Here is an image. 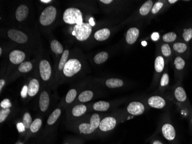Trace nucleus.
<instances>
[{"label":"nucleus","mask_w":192,"mask_h":144,"mask_svg":"<svg viewBox=\"0 0 192 144\" xmlns=\"http://www.w3.org/2000/svg\"><path fill=\"white\" fill-rule=\"evenodd\" d=\"M50 104L49 95L46 91H43L40 96L39 107L41 111L45 112L48 108Z\"/></svg>","instance_id":"14"},{"label":"nucleus","mask_w":192,"mask_h":144,"mask_svg":"<svg viewBox=\"0 0 192 144\" xmlns=\"http://www.w3.org/2000/svg\"><path fill=\"white\" fill-rule=\"evenodd\" d=\"M17 129L19 133H22V132H24L25 131V127L23 123L20 122V123H18L17 124Z\"/></svg>","instance_id":"44"},{"label":"nucleus","mask_w":192,"mask_h":144,"mask_svg":"<svg viewBox=\"0 0 192 144\" xmlns=\"http://www.w3.org/2000/svg\"><path fill=\"white\" fill-rule=\"evenodd\" d=\"M63 19L64 22L69 24L79 25L83 23L82 13L81 11L75 8H69L63 13Z\"/></svg>","instance_id":"1"},{"label":"nucleus","mask_w":192,"mask_h":144,"mask_svg":"<svg viewBox=\"0 0 192 144\" xmlns=\"http://www.w3.org/2000/svg\"><path fill=\"white\" fill-rule=\"evenodd\" d=\"M82 65L79 60L71 58L68 60L63 69V74L66 77H71L81 70Z\"/></svg>","instance_id":"4"},{"label":"nucleus","mask_w":192,"mask_h":144,"mask_svg":"<svg viewBox=\"0 0 192 144\" xmlns=\"http://www.w3.org/2000/svg\"><path fill=\"white\" fill-rule=\"evenodd\" d=\"M61 113V111L59 108H57L56 110H55L54 111H53L47 120L48 125H52L54 123H55L57 119L59 118V117L60 116Z\"/></svg>","instance_id":"26"},{"label":"nucleus","mask_w":192,"mask_h":144,"mask_svg":"<svg viewBox=\"0 0 192 144\" xmlns=\"http://www.w3.org/2000/svg\"><path fill=\"white\" fill-rule=\"evenodd\" d=\"M77 95V91L75 89H70L68 94H66V101L67 103H71L73 101L74 99L75 98Z\"/></svg>","instance_id":"33"},{"label":"nucleus","mask_w":192,"mask_h":144,"mask_svg":"<svg viewBox=\"0 0 192 144\" xmlns=\"http://www.w3.org/2000/svg\"><path fill=\"white\" fill-rule=\"evenodd\" d=\"M5 84V81L4 80H2V79L0 80V91H2V88L4 86Z\"/></svg>","instance_id":"46"},{"label":"nucleus","mask_w":192,"mask_h":144,"mask_svg":"<svg viewBox=\"0 0 192 144\" xmlns=\"http://www.w3.org/2000/svg\"><path fill=\"white\" fill-rule=\"evenodd\" d=\"M2 48L0 47V55L1 56L2 55Z\"/></svg>","instance_id":"53"},{"label":"nucleus","mask_w":192,"mask_h":144,"mask_svg":"<svg viewBox=\"0 0 192 144\" xmlns=\"http://www.w3.org/2000/svg\"><path fill=\"white\" fill-rule=\"evenodd\" d=\"M40 2L43 3H49L51 2V0H40Z\"/></svg>","instance_id":"50"},{"label":"nucleus","mask_w":192,"mask_h":144,"mask_svg":"<svg viewBox=\"0 0 192 144\" xmlns=\"http://www.w3.org/2000/svg\"><path fill=\"white\" fill-rule=\"evenodd\" d=\"M169 83V75L167 73H164L161 78V85L162 87H164L168 85Z\"/></svg>","instance_id":"41"},{"label":"nucleus","mask_w":192,"mask_h":144,"mask_svg":"<svg viewBox=\"0 0 192 144\" xmlns=\"http://www.w3.org/2000/svg\"><path fill=\"white\" fill-rule=\"evenodd\" d=\"M27 94H28V86L24 85L21 91V96L24 99H25L27 98Z\"/></svg>","instance_id":"43"},{"label":"nucleus","mask_w":192,"mask_h":144,"mask_svg":"<svg viewBox=\"0 0 192 144\" xmlns=\"http://www.w3.org/2000/svg\"><path fill=\"white\" fill-rule=\"evenodd\" d=\"M51 49L52 51L58 54H63V47L61 43L57 40H53L51 42Z\"/></svg>","instance_id":"21"},{"label":"nucleus","mask_w":192,"mask_h":144,"mask_svg":"<svg viewBox=\"0 0 192 144\" xmlns=\"http://www.w3.org/2000/svg\"><path fill=\"white\" fill-rule=\"evenodd\" d=\"M139 35V30L137 28L132 27L128 29L126 35V42L130 44H134Z\"/></svg>","instance_id":"13"},{"label":"nucleus","mask_w":192,"mask_h":144,"mask_svg":"<svg viewBox=\"0 0 192 144\" xmlns=\"http://www.w3.org/2000/svg\"><path fill=\"white\" fill-rule=\"evenodd\" d=\"M141 44L143 46H146L147 44V42L146 41H143V42H141Z\"/></svg>","instance_id":"52"},{"label":"nucleus","mask_w":192,"mask_h":144,"mask_svg":"<svg viewBox=\"0 0 192 144\" xmlns=\"http://www.w3.org/2000/svg\"><path fill=\"white\" fill-rule=\"evenodd\" d=\"M25 58V53L20 50H13L9 54V60L12 63L15 65L21 64Z\"/></svg>","instance_id":"9"},{"label":"nucleus","mask_w":192,"mask_h":144,"mask_svg":"<svg viewBox=\"0 0 192 144\" xmlns=\"http://www.w3.org/2000/svg\"></svg>","instance_id":"54"},{"label":"nucleus","mask_w":192,"mask_h":144,"mask_svg":"<svg viewBox=\"0 0 192 144\" xmlns=\"http://www.w3.org/2000/svg\"><path fill=\"white\" fill-rule=\"evenodd\" d=\"M79 132L81 133H84L85 134H89L93 133L94 129L91 127V124L84 123L81 124L79 126Z\"/></svg>","instance_id":"25"},{"label":"nucleus","mask_w":192,"mask_h":144,"mask_svg":"<svg viewBox=\"0 0 192 144\" xmlns=\"http://www.w3.org/2000/svg\"><path fill=\"white\" fill-rule=\"evenodd\" d=\"M11 112L10 108H2L0 111V122H4Z\"/></svg>","instance_id":"37"},{"label":"nucleus","mask_w":192,"mask_h":144,"mask_svg":"<svg viewBox=\"0 0 192 144\" xmlns=\"http://www.w3.org/2000/svg\"><path fill=\"white\" fill-rule=\"evenodd\" d=\"M159 38V34L158 33H154L151 35V38L154 41L158 40Z\"/></svg>","instance_id":"45"},{"label":"nucleus","mask_w":192,"mask_h":144,"mask_svg":"<svg viewBox=\"0 0 192 144\" xmlns=\"http://www.w3.org/2000/svg\"><path fill=\"white\" fill-rule=\"evenodd\" d=\"M57 13V9L54 6L47 7L40 15L39 18L40 24L44 26L50 25L54 22Z\"/></svg>","instance_id":"3"},{"label":"nucleus","mask_w":192,"mask_h":144,"mask_svg":"<svg viewBox=\"0 0 192 144\" xmlns=\"http://www.w3.org/2000/svg\"><path fill=\"white\" fill-rule=\"evenodd\" d=\"M29 9L28 6L25 5L19 6L16 11V19L18 22H22L24 20L28 15Z\"/></svg>","instance_id":"12"},{"label":"nucleus","mask_w":192,"mask_h":144,"mask_svg":"<svg viewBox=\"0 0 192 144\" xmlns=\"http://www.w3.org/2000/svg\"><path fill=\"white\" fill-rule=\"evenodd\" d=\"M8 35L10 39L18 43H24L28 40V36L25 33L15 29L9 30Z\"/></svg>","instance_id":"5"},{"label":"nucleus","mask_w":192,"mask_h":144,"mask_svg":"<svg viewBox=\"0 0 192 144\" xmlns=\"http://www.w3.org/2000/svg\"><path fill=\"white\" fill-rule=\"evenodd\" d=\"M100 2H101L104 4H109L112 2H113V1L112 0H101Z\"/></svg>","instance_id":"48"},{"label":"nucleus","mask_w":192,"mask_h":144,"mask_svg":"<svg viewBox=\"0 0 192 144\" xmlns=\"http://www.w3.org/2000/svg\"><path fill=\"white\" fill-rule=\"evenodd\" d=\"M39 90V81L34 78L31 80L28 85V94L29 96H34L38 94Z\"/></svg>","instance_id":"15"},{"label":"nucleus","mask_w":192,"mask_h":144,"mask_svg":"<svg viewBox=\"0 0 192 144\" xmlns=\"http://www.w3.org/2000/svg\"><path fill=\"white\" fill-rule=\"evenodd\" d=\"M111 35V31L108 28H102L94 33V36L96 40L98 41L105 40L109 37Z\"/></svg>","instance_id":"16"},{"label":"nucleus","mask_w":192,"mask_h":144,"mask_svg":"<svg viewBox=\"0 0 192 144\" xmlns=\"http://www.w3.org/2000/svg\"><path fill=\"white\" fill-rule=\"evenodd\" d=\"M145 110L144 105L138 101H133L127 107V111L132 115H139L142 114Z\"/></svg>","instance_id":"8"},{"label":"nucleus","mask_w":192,"mask_h":144,"mask_svg":"<svg viewBox=\"0 0 192 144\" xmlns=\"http://www.w3.org/2000/svg\"><path fill=\"white\" fill-rule=\"evenodd\" d=\"M174 95H175L176 99L179 101L183 102L187 100V96L186 92L184 89L182 87H180L176 88L174 92Z\"/></svg>","instance_id":"20"},{"label":"nucleus","mask_w":192,"mask_h":144,"mask_svg":"<svg viewBox=\"0 0 192 144\" xmlns=\"http://www.w3.org/2000/svg\"><path fill=\"white\" fill-rule=\"evenodd\" d=\"M164 67V58L161 56H158L155 60V69L158 73L162 72Z\"/></svg>","instance_id":"27"},{"label":"nucleus","mask_w":192,"mask_h":144,"mask_svg":"<svg viewBox=\"0 0 192 144\" xmlns=\"http://www.w3.org/2000/svg\"><path fill=\"white\" fill-rule=\"evenodd\" d=\"M153 2L151 0L147 1L141 6L139 10V12L142 16H146L151 11L153 8Z\"/></svg>","instance_id":"19"},{"label":"nucleus","mask_w":192,"mask_h":144,"mask_svg":"<svg viewBox=\"0 0 192 144\" xmlns=\"http://www.w3.org/2000/svg\"><path fill=\"white\" fill-rule=\"evenodd\" d=\"M174 65H175V67L177 69L182 70L184 69V67H185V62L181 57H178L175 58V60H174Z\"/></svg>","instance_id":"36"},{"label":"nucleus","mask_w":192,"mask_h":144,"mask_svg":"<svg viewBox=\"0 0 192 144\" xmlns=\"http://www.w3.org/2000/svg\"><path fill=\"white\" fill-rule=\"evenodd\" d=\"M33 65L29 61L22 62L18 67V71L22 73H27L32 70Z\"/></svg>","instance_id":"28"},{"label":"nucleus","mask_w":192,"mask_h":144,"mask_svg":"<svg viewBox=\"0 0 192 144\" xmlns=\"http://www.w3.org/2000/svg\"><path fill=\"white\" fill-rule=\"evenodd\" d=\"M116 125V120L113 117H106L101 121L99 128L100 130L106 132L110 131L115 128Z\"/></svg>","instance_id":"7"},{"label":"nucleus","mask_w":192,"mask_h":144,"mask_svg":"<svg viewBox=\"0 0 192 144\" xmlns=\"http://www.w3.org/2000/svg\"><path fill=\"white\" fill-rule=\"evenodd\" d=\"M182 36L186 42H189L192 39V29H184V33L182 34Z\"/></svg>","instance_id":"38"},{"label":"nucleus","mask_w":192,"mask_h":144,"mask_svg":"<svg viewBox=\"0 0 192 144\" xmlns=\"http://www.w3.org/2000/svg\"><path fill=\"white\" fill-rule=\"evenodd\" d=\"M153 144H163L162 142H161L159 140H155L153 142Z\"/></svg>","instance_id":"49"},{"label":"nucleus","mask_w":192,"mask_h":144,"mask_svg":"<svg viewBox=\"0 0 192 144\" xmlns=\"http://www.w3.org/2000/svg\"><path fill=\"white\" fill-rule=\"evenodd\" d=\"M89 24L91 25V27H92V26H94L95 22H94V19H93V17H91V18H90V19H89Z\"/></svg>","instance_id":"47"},{"label":"nucleus","mask_w":192,"mask_h":144,"mask_svg":"<svg viewBox=\"0 0 192 144\" xmlns=\"http://www.w3.org/2000/svg\"><path fill=\"white\" fill-rule=\"evenodd\" d=\"M0 105L3 108H8L12 107V103L8 99H5L1 102Z\"/></svg>","instance_id":"42"},{"label":"nucleus","mask_w":192,"mask_h":144,"mask_svg":"<svg viewBox=\"0 0 192 144\" xmlns=\"http://www.w3.org/2000/svg\"><path fill=\"white\" fill-rule=\"evenodd\" d=\"M100 117L98 114H94L91 116V122L90 124L91 126V127L96 130L97 128H99L100 123Z\"/></svg>","instance_id":"30"},{"label":"nucleus","mask_w":192,"mask_h":144,"mask_svg":"<svg viewBox=\"0 0 192 144\" xmlns=\"http://www.w3.org/2000/svg\"><path fill=\"white\" fill-rule=\"evenodd\" d=\"M173 49L179 53L185 52L187 49V46L183 43H175L173 45Z\"/></svg>","instance_id":"34"},{"label":"nucleus","mask_w":192,"mask_h":144,"mask_svg":"<svg viewBox=\"0 0 192 144\" xmlns=\"http://www.w3.org/2000/svg\"><path fill=\"white\" fill-rule=\"evenodd\" d=\"M148 104L151 107L161 109L166 105V101L161 96H153L148 99Z\"/></svg>","instance_id":"10"},{"label":"nucleus","mask_w":192,"mask_h":144,"mask_svg":"<svg viewBox=\"0 0 192 144\" xmlns=\"http://www.w3.org/2000/svg\"><path fill=\"white\" fill-rule=\"evenodd\" d=\"M93 93L91 91H85L81 92L78 96V99L81 102H87L93 98Z\"/></svg>","instance_id":"23"},{"label":"nucleus","mask_w":192,"mask_h":144,"mask_svg":"<svg viewBox=\"0 0 192 144\" xmlns=\"http://www.w3.org/2000/svg\"><path fill=\"white\" fill-rule=\"evenodd\" d=\"M87 111V108L86 105H76L74 107L72 110V114L74 116H81L84 114Z\"/></svg>","instance_id":"22"},{"label":"nucleus","mask_w":192,"mask_h":144,"mask_svg":"<svg viewBox=\"0 0 192 144\" xmlns=\"http://www.w3.org/2000/svg\"><path fill=\"white\" fill-rule=\"evenodd\" d=\"M106 85L111 88H115L121 87L123 85V80L119 78H109L106 81Z\"/></svg>","instance_id":"17"},{"label":"nucleus","mask_w":192,"mask_h":144,"mask_svg":"<svg viewBox=\"0 0 192 144\" xmlns=\"http://www.w3.org/2000/svg\"><path fill=\"white\" fill-rule=\"evenodd\" d=\"M68 55H69V51L68 50H65L63 51L62 57H61V58L59 63V65H58V70H59L61 71L63 69L65 64L68 62Z\"/></svg>","instance_id":"29"},{"label":"nucleus","mask_w":192,"mask_h":144,"mask_svg":"<svg viewBox=\"0 0 192 144\" xmlns=\"http://www.w3.org/2000/svg\"><path fill=\"white\" fill-rule=\"evenodd\" d=\"M32 120L31 115L28 112H25L23 116V123L25 128L30 129L32 123Z\"/></svg>","instance_id":"32"},{"label":"nucleus","mask_w":192,"mask_h":144,"mask_svg":"<svg viewBox=\"0 0 192 144\" xmlns=\"http://www.w3.org/2000/svg\"><path fill=\"white\" fill-rule=\"evenodd\" d=\"M41 124H42V121L39 118H37L36 119L34 122H32L30 130L32 133H36L37 132L39 131L41 126Z\"/></svg>","instance_id":"31"},{"label":"nucleus","mask_w":192,"mask_h":144,"mask_svg":"<svg viewBox=\"0 0 192 144\" xmlns=\"http://www.w3.org/2000/svg\"><path fill=\"white\" fill-rule=\"evenodd\" d=\"M108 58V54L105 51H102L97 54L94 58V61L97 64H101L107 61Z\"/></svg>","instance_id":"24"},{"label":"nucleus","mask_w":192,"mask_h":144,"mask_svg":"<svg viewBox=\"0 0 192 144\" xmlns=\"http://www.w3.org/2000/svg\"><path fill=\"white\" fill-rule=\"evenodd\" d=\"M178 1L177 0H169V2L170 4H174V3H175L176 2H177Z\"/></svg>","instance_id":"51"},{"label":"nucleus","mask_w":192,"mask_h":144,"mask_svg":"<svg viewBox=\"0 0 192 144\" xmlns=\"http://www.w3.org/2000/svg\"><path fill=\"white\" fill-rule=\"evenodd\" d=\"M176 38H177V35L173 32L166 33L163 36V40L164 42L167 43L174 42Z\"/></svg>","instance_id":"35"},{"label":"nucleus","mask_w":192,"mask_h":144,"mask_svg":"<svg viewBox=\"0 0 192 144\" xmlns=\"http://www.w3.org/2000/svg\"><path fill=\"white\" fill-rule=\"evenodd\" d=\"M109 107H110V105L107 101H99L96 102L93 105V108L96 111H106L108 110Z\"/></svg>","instance_id":"18"},{"label":"nucleus","mask_w":192,"mask_h":144,"mask_svg":"<svg viewBox=\"0 0 192 144\" xmlns=\"http://www.w3.org/2000/svg\"><path fill=\"white\" fill-rule=\"evenodd\" d=\"M73 31L75 32L76 39L79 41H85L90 36L92 28L89 23L83 22L79 25H75Z\"/></svg>","instance_id":"2"},{"label":"nucleus","mask_w":192,"mask_h":144,"mask_svg":"<svg viewBox=\"0 0 192 144\" xmlns=\"http://www.w3.org/2000/svg\"><path fill=\"white\" fill-rule=\"evenodd\" d=\"M163 3L161 2H157L155 4V5L153 6V8H152V9H151V12L153 13V14H156L158 12L160 9L162 8L163 6Z\"/></svg>","instance_id":"40"},{"label":"nucleus","mask_w":192,"mask_h":144,"mask_svg":"<svg viewBox=\"0 0 192 144\" xmlns=\"http://www.w3.org/2000/svg\"><path fill=\"white\" fill-rule=\"evenodd\" d=\"M162 133L164 137L169 141H173L175 139V129L169 123H165L163 125L162 128Z\"/></svg>","instance_id":"11"},{"label":"nucleus","mask_w":192,"mask_h":144,"mask_svg":"<svg viewBox=\"0 0 192 144\" xmlns=\"http://www.w3.org/2000/svg\"><path fill=\"white\" fill-rule=\"evenodd\" d=\"M39 71L43 80L48 81L51 76V67L48 61L43 60L40 62Z\"/></svg>","instance_id":"6"},{"label":"nucleus","mask_w":192,"mask_h":144,"mask_svg":"<svg viewBox=\"0 0 192 144\" xmlns=\"http://www.w3.org/2000/svg\"><path fill=\"white\" fill-rule=\"evenodd\" d=\"M162 53L164 57H169L171 54V50L168 44H164L161 47Z\"/></svg>","instance_id":"39"}]
</instances>
